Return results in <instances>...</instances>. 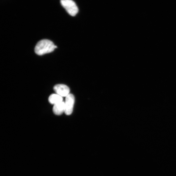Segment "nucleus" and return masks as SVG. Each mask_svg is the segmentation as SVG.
Wrapping results in <instances>:
<instances>
[{
    "instance_id": "3",
    "label": "nucleus",
    "mask_w": 176,
    "mask_h": 176,
    "mask_svg": "<svg viewBox=\"0 0 176 176\" xmlns=\"http://www.w3.org/2000/svg\"><path fill=\"white\" fill-rule=\"evenodd\" d=\"M75 102V97L74 95L69 94L66 97L65 102V113L68 115L72 113Z\"/></svg>"
},
{
    "instance_id": "1",
    "label": "nucleus",
    "mask_w": 176,
    "mask_h": 176,
    "mask_svg": "<svg viewBox=\"0 0 176 176\" xmlns=\"http://www.w3.org/2000/svg\"><path fill=\"white\" fill-rule=\"evenodd\" d=\"M57 47L53 42L47 39L38 42L35 48V52L38 55H43L53 52Z\"/></svg>"
},
{
    "instance_id": "6",
    "label": "nucleus",
    "mask_w": 176,
    "mask_h": 176,
    "mask_svg": "<svg viewBox=\"0 0 176 176\" xmlns=\"http://www.w3.org/2000/svg\"><path fill=\"white\" fill-rule=\"evenodd\" d=\"M63 101L62 97L56 94L51 95L49 97L48 101L50 103L55 105Z\"/></svg>"
},
{
    "instance_id": "5",
    "label": "nucleus",
    "mask_w": 176,
    "mask_h": 176,
    "mask_svg": "<svg viewBox=\"0 0 176 176\" xmlns=\"http://www.w3.org/2000/svg\"><path fill=\"white\" fill-rule=\"evenodd\" d=\"M65 103L62 101L54 105L53 111L55 114L60 115L65 113Z\"/></svg>"
},
{
    "instance_id": "2",
    "label": "nucleus",
    "mask_w": 176,
    "mask_h": 176,
    "mask_svg": "<svg viewBox=\"0 0 176 176\" xmlns=\"http://www.w3.org/2000/svg\"><path fill=\"white\" fill-rule=\"evenodd\" d=\"M61 3L68 14L74 16L77 14L78 8L75 2L72 0H61Z\"/></svg>"
},
{
    "instance_id": "4",
    "label": "nucleus",
    "mask_w": 176,
    "mask_h": 176,
    "mask_svg": "<svg viewBox=\"0 0 176 176\" xmlns=\"http://www.w3.org/2000/svg\"><path fill=\"white\" fill-rule=\"evenodd\" d=\"M54 90L56 93L62 97H66L70 93V89L66 85L58 84L54 87Z\"/></svg>"
}]
</instances>
